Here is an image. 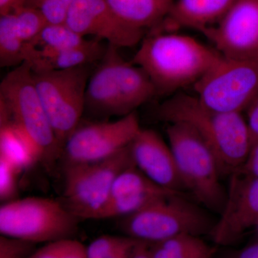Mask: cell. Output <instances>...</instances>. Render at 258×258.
Returning a JSON list of instances; mask_svg holds the SVG:
<instances>
[{"label": "cell", "mask_w": 258, "mask_h": 258, "mask_svg": "<svg viewBox=\"0 0 258 258\" xmlns=\"http://www.w3.org/2000/svg\"><path fill=\"white\" fill-rule=\"evenodd\" d=\"M157 115L168 123H184L192 128L215 154L222 176L239 170L252 149L248 124L242 113L212 109L198 96L176 93L161 103Z\"/></svg>", "instance_id": "obj_1"}, {"label": "cell", "mask_w": 258, "mask_h": 258, "mask_svg": "<svg viewBox=\"0 0 258 258\" xmlns=\"http://www.w3.org/2000/svg\"><path fill=\"white\" fill-rule=\"evenodd\" d=\"M223 58L216 49L175 32L148 34L132 62L145 71L157 95L198 83Z\"/></svg>", "instance_id": "obj_2"}, {"label": "cell", "mask_w": 258, "mask_h": 258, "mask_svg": "<svg viewBox=\"0 0 258 258\" xmlns=\"http://www.w3.org/2000/svg\"><path fill=\"white\" fill-rule=\"evenodd\" d=\"M9 123L31 146L38 161L50 166L62 149L34 83L28 62L12 70L0 84V123Z\"/></svg>", "instance_id": "obj_3"}, {"label": "cell", "mask_w": 258, "mask_h": 258, "mask_svg": "<svg viewBox=\"0 0 258 258\" xmlns=\"http://www.w3.org/2000/svg\"><path fill=\"white\" fill-rule=\"evenodd\" d=\"M118 47L107 44L88 80L86 108L100 116H125L136 112L157 93L142 68L123 58Z\"/></svg>", "instance_id": "obj_4"}, {"label": "cell", "mask_w": 258, "mask_h": 258, "mask_svg": "<svg viewBox=\"0 0 258 258\" xmlns=\"http://www.w3.org/2000/svg\"><path fill=\"white\" fill-rule=\"evenodd\" d=\"M216 221L184 193L178 192L123 217L120 227L125 236L152 244L180 235H210Z\"/></svg>", "instance_id": "obj_5"}, {"label": "cell", "mask_w": 258, "mask_h": 258, "mask_svg": "<svg viewBox=\"0 0 258 258\" xmlns=\"http://www.w3.org/2000/svg\"><path fill=\"white\" fill-rule=\"evenodd\" d=\"M169 145L185 189L207 210L221 213L227 191L215 154L192 128L181 123H168Z\"/></svg>", "instance_id": "obj_6"}, {"label": "cell", "mask_w": 258, "mask_h": 258, "mask_svg": "<svg viewBox=\"0 0 258 258\" xmlns=\"http://www.w3.org/2000/svg\"><path fill=\"white\" fill-rule=\"evenodd\" d=\"M134 164L130 145L104 160L64 164L61 203L79 220H98L117 176Z\"/></svg>", "instance_id": "obj_7"}, {"label": "cell", "mask_w": 258, "mask_h": 258, "mask_svg": "<svg viewBox=\"0 0 258 258\" xmlns=\"http://www.w3.org/2000/svg\"><path fill=\"white\" fill-rule=\"evenodd\" d=\"M79 220L52 199H16L0 207L1 235L34 244L72 238Z\"/></svg>", "instance_id": "obj_8"}, {"label": "cell", "mask_w": 258, "mask_h": 258, "mask_svg": "<svg viewBox=\"0 0 258 258\" xmlns=\"http://www.w3.org/2000/svg\"><path fill=\"white\" fill-rule=\"evenodd\" d=\"M89 66L32 72L37 94L62 149L86 108V88L92 74Z\"/></svg>", "instance_id": "obj_9"}, {"label": "cell", "mask_w": 258, "mask_h": 258, "mask_svg": "<svg viewBox=\"0 0 258 258\" xmlns=\"http://www.w3.org/2000/svg\"><path fill=\"white\" fill-rule=\"evenodd\" d=\"M200 101L212 109L242 113L258 96V56L222 58L194 85Z\"/></svg>", "instance_id": "obj_10"}, {"label": "cell", "mask_w": 258, "mask_h": 258, "mask_svg": "<svg viewBox=\"0 0 258 258\" xmlns=\"http://www.w3.org/2000/svg\"><path fill=\"white\" fill-rule=\"evenodd\" d=\"M141 129L136 112L115 121L79 125L64 143L61 157L64 164L104 160L128 147Z\"/></svg>", "instance_id": "obj_11"}, {"label": "cell", "mask_w": 258, "mask_h": 258, "mask_svg": "<svg viewBox=\"0 0 258 258\" xmlns=\"http://www.w3.org/2000/svg\"><path fill=\"white\" fill-rule=\"evenodd\" d=\"M202 33L228 60L258 56V0H236L223 18Z\"/></svg>", "instance_id": "obj_12"}, {"label": "cell", "mask_w": 258, "mask_h": 258, "mask_svg": "<svg viewBox=\"0 0 258 258\" xmlns=\"http://www.w3.org/2000/svg\"><path fill=\"white\" fill-rule=\"evenodd\" d=\"M210 236L217 244L234 243L258 225V177L240 170L230 176L225 206Z\"/></svg>", "instance_id": "obj_13"}, {"label": "cell", "mask_w": 258, "mask_h": 258, "mask_svg": "<svg viewBox=\"0 0 258 258\" xmlns=\"http://www.w3.org/2000/svg\"><path fill=\"white\" fill-rule=\"evenodd\" d=\"M66 23L83 37L106 40L118 48L135 46L145 37V32L125 23L106 0H75Z\"/></svg>", "instance_id": "obj_14"}, {"label": "cell", "mask_w": 258, "mask_h": 258, "mask_svg": "<svg viewBox=\"0 0 258 258\" xmlns=\"http://www.w3.org/2000/svg\"><path fill=\"white\" fill-rule=\"evenodd\" d=\"M134 165L164 189L183 192L184 184L169 145L152 129H141L130 144Z\"/></svg>", "instance_id": "obj_15"}, {"label": "cell", "mask_w": 258, "mask_h": 258, "mask_svg": "<svg viewBox=\"0 0 258 258\" xmlns=\"http://www.w3.org/2000/svg\"><path fill=\"white\" fill-rule=\"evenodd\" d=\"M236 0H175L159 28L150 33L175 32L181 28L203 31L218 23Z\"/></svg>", "instance_id": "obj_16"}, {"label": "cell", "mask_w": 258, "mask_h": 258, "mask_svg": "<svg viewBox=\"0 0 258 258\" xmlns=\"http://www.w3.org/2000/svg\"><path fill=\"white\" fill-rule=\"evenodd\" d=\"M101 41L95 38L81 46L57 51L40 50L30 44L25 62L30 64L32 72L91 66L99 62L106 52L107 45L105 46Z\"/></svg>", "instance_id": "obj_17"}, {"label": "cell", "mask_w": 258, "mask_h": 258, "mask_svg": "<svg viewBox=\"0 0 258 258\" xmlns=\"http://www.w3.org/2000/svg\"><path fill=\"white\" fill-rule=\"evenodd\" d=\"M175 0H106L113 11L132 28L154 31L164 22Z\"/></svg>", "instance_id": "obj_18"}, {"label": "cell", "mask_w": 258, "mask_h": 258, "mask_svg": "<svg viewBox=\"0 0 258 258\" xmlns=\"http://www.w3.org/2000/svg\"><path fill=\"white\" fill-rule=\"evenodd\" d=\"M149 244L152 258H212L216 252L200 236L180 235Z\"/></svg>", "instance_id": "obj_19"}, {"label": "cell", "mask_w": 258, "mask_h": 258, "mask_svg": "<svg viewBox=\"0 0 258 258\" xmlns=\"http://www.w3.org/2000/svg\"><path fill=\"white\" fill-rule=\"evenodd\" d=\"M0 157L11 163L20 173L39 162L31 146L9 123H0Z\"/></svg>", "instance_id": "obj_20"}, {"label": "cell", "mask_w": 258, "mask_h": 258, "mask_svg": "<svg viewBox=\"0 0 258 258\" xmlns=\"http://www.w3.org/2000/svg\"><path fill=\"white\" fill-rule=\"evenodd\" d=\"M28 46L19 35L14 13L0 15L1 67H18L26 62Z\"/></svg>", "instance_id": "obj_21"}, {"label": "cell", "mask_w": 258, "mask_h": 258, "mask_svg": "<svg viewBox=\"0 0 258 258\" xmlns=\"http://www.w3.org/2000/svg\"><path fill=\"white\" fill-rule=\"evenodd\" d=\"M88 40L66 23H48L30 44L40 50L57 51L81 46Z\"/></svg>", "instance_id": "obj_22"}, {"label": "cell", "mask_w": 258, "mask_h": 258, "mask_svg": "<svg viewBox=\"0 0 258 258\" xmlns=\"http://www.w3.org/2000/svg\"><path fill=\"white\" fill-rule=\"evenodd\" d=\"M19 35L26 43H32L48 24L40 10L31 7H20L14 12Z\"/></svg>", "instance_id": "obj_23"}, {"label": "cell", "mask_w": 258, "mask_h": 258, "mask_svg": "<svg viewBox=\"0 0 258 258\" xmlns=\"http://www.w3.org/2000/svg\"><path fill=\"white\" fill-rule=\"evenodd\" d=\"M30 258H87V247L73 238L61 239L37 249Z\"/></svg>", "instance_id": "obj_24"}, {"label": "cell", "mask_w": 258, "mask_h": 258, "mask_svg": "<svg viewBox=\"0 0 258 258\" xmlns=\"http://www.w3.org/2000/svg\"><path fill=\"white\" fill-rule=\"evenodd\" d=\"M75 0H28L25 5L40 10L51 24L66 23Z\"/></svg>", "instance_id": "obj_25"}, {"label": "cell", "mask_w": 258, "mask_h": 258, "mask_svg": "<svg viewBox=\"0 0 258 258\" xmlns=\"http://www.w3.org/2000/svg\"><path fill=\"white\" fill-rule=\"evenodd\" d=\"M134 240L128 236H101L87 247V258H109Z\"/></svg>", "instance_id": "obj_26"}, {"label": "cell", "mask_w": 258, "mask_h": 258, "mask_svg": "<svg viewBox=\"0 0 258 258\" xmlns=\"http://www.w3.org/2000/svg\"><path fill=\"white\" fill-rule=\"evenodd\" d=\"M20 172L11 163L0 157V200L5 203L16 200Z\"/></svg>", "instance_id": "obj_27"}, {"label": "cell", "mask_w": 258, "mask_h": 258, "mask_svg": "<svg viewBox=\"0 0 258 258\" xmlns=\"http://www.w3.org/2000/svg\"><path fill=\"white\" fill-rule=\"evenodd\" d=\"M35 244L13 237L0 236V258H30Z\"/></svg>", "instance_id": "obj_28"}, {"label": "cell", "mask_w": 258, "mask_h": 258, "mask_svg": "<svg viewBox=\"0 0 258 258\" xmlns=\"http://www.w3.org/2000/svg\"><path fill=\"white\" fill-rule=\"evenodd\" d=\"M252 146L258 143V96L246 110Z\"/></svg>", "instance_id": "obj_29"}, {"label": "cell", "mask_w": 258, "mask_h": 258, "mask_svg": "<svg viewBox=\"0 0 258 258\" xmlns=\"http://www.w3.org/2000/svg\"><path fill=\"white\" fill-rule=\"evenodd\" d=\"M239 170L247 175L258 177V143L252 146L247 160Z\"/></svg>", "instance_id": "obj_30"}, {"label": "cell", "mask_w": 258, "mask_h": 258, "mask_svg": "<svg viewBox=\"0 0 258 258\" xmlns=\"http://www.w3.org/2000/svg\"><path fill=\"white\" fill-rule=\"evenodd\" d=\"M225 258H258V242L232 252Z\"/></svg>", "instance_id": "obj_31"}, {"label": "cell", "mask_w": 258, "mask_h": 258, "mask_svg": "<svg viewBox=\"0 0 258 258\" xmlns=\"http://www.w3.org/2000/svg\"><path fill=\"white\" fill-rule=\"evenodd\" d=\"M28 0H0V15L13 13L24 6Z\"/></svg>", "instance_id": "obj_32"}, {"label": "cell", "mask_w": 258, "mask_h": 258, "mask_svg": "<svg viewBox=\"0 0 258 258\" xmlns=\"http://www.w3.org/2000/svg\"><path fill=\"white\" fill-rule=\"evenodd\" d=\"M131 258H152L149 251V244L139 241L134 247Z\"/></svg>", "instance_id": "obj_33"}, {"label": "cell", "mask_w": 258, "mask_h": 258, "mask_svg": "<svg viewBox=\"0 0 258 258\" xmlns=\"http://www.w3.org/2000/svg\"><path fill=\"white\" fill-rule=\"evenodd\" d=\"M139 242V240H134L132 243L119 249L118 252H115L109 258H131L134 247H136V245H137Z\"/></svg>", "instance_id": "obj_34"}]
</instances>
